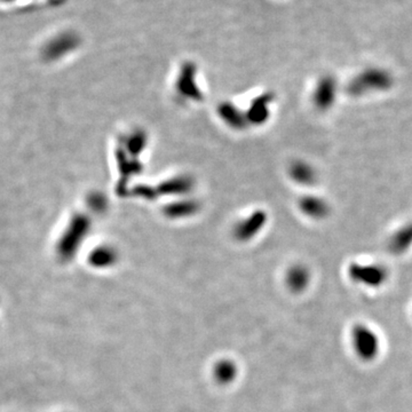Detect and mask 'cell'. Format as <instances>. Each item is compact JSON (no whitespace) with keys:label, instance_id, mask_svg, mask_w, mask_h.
I'll list each match as a JSON object with an SVG mask.
<instances>
[{"label":"cell","instance_id":"obj_1","mask_svg":"<svg viewBox=\"0 0 412 412\" xmlns=\"http://www.w3.org/2000/svg\"><path fill=\"white\" fill-rule=\"evenodd\" d=\"M353 350L360 360L365 362L374 361L379 354L380 341L377 332L365 324H356L352 328Z\"/></svg>","mask_w":412,"mask_h":412},{"label":"cell","instance_id":"obj_2","mask_svg":"<svg viewBox=\"0 0 412 412\" xmlns=\"http://www.w3.org/2000/svg\"><path fill=\"white\" fill-rule=\"evenodd\" d=\"M352 277L356 282H365L367 285H378L385 280V273L384 269L378 268V267H367V268H362V267H355L352 269Z\"/></svg>","mask_w":412,"mask_h":412},{"label":"cell","instance_id":"obj_3","mask_svg":"<svg viewBox=\"0 0 412 412\" xmlns=\"http://www.w3.org/2000/svg\"><path fill=\"white\" fill-rule=\"evenodd\" d=\"M214 378L219 384L228 385L233 382L237 376V367L234 362L229 360H222L218 362L214 367Z\"/></svg>","mask_w":412,"mask_h":412},{"label":"cell","instance_id":"obj_4","mask_svg":"<svg viewBox=\"0 0 412 412\" xmlns=\"http://www.w3.org/2000/svg\"><path fill=\"white\" fill-rule=\"evenodd\" d=\"M287 285L293 292H302L309 283V274L304 267H293L287 274Z\"/></svg>","mask_w":412,"mask_h":412}]
</instances>
